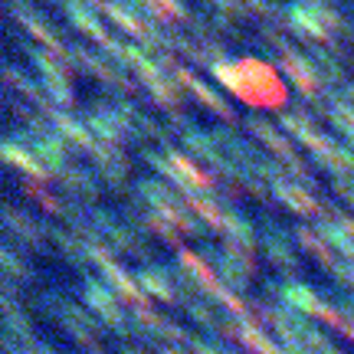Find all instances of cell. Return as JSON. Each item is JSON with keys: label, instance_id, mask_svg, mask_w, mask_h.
<instances>
[{"label": "cell", "instance_id": "1", "mask_svg": "<svg viewBox=\"0 0 354 354\" xmlns=\"http://www.w3.org/2000/svg\"><path fill=\"white\" fill-rule=\"evenodd\" d=\"M220 76L236 92V99H243L246 105H256V109H276L289 95V88L279 79L276 69L269 63H259V59H236V63L223 66Z\"/></svg>", "mask_w": 354, "mask_h": 354}]
</instances>
